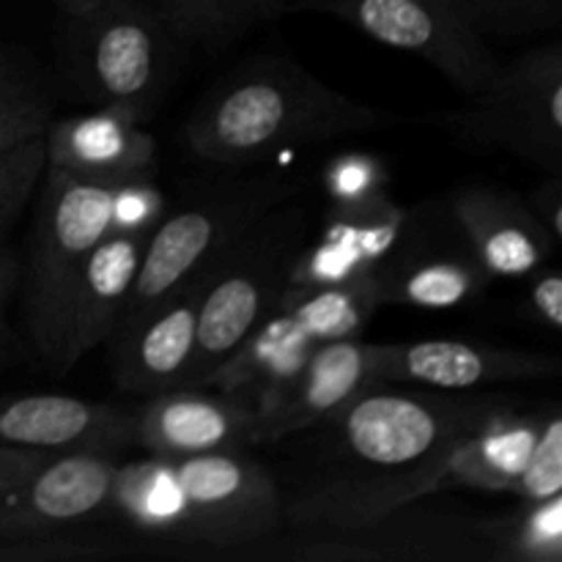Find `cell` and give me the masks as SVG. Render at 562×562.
<instances>
[{"mask_svg":"<svg viewBox=\"0 0 562 562\" xmlns=\"http://www.w3.org/2000/svg\"><path fill=\"white\" fill-rule=\"evenodd\" d=\"M382 307L371 278L346 283H289L274 311L307 346L360 338L373 313Z\"/></svg>","mask_w":562,"mask_h":562,"instance_id":"cell-22","label":"cell"},{"mask_svg":"<svg viewBox=\"0 0 562 562\" xmlns=\"http://www.w3.org/2000/svg\"><path fill=\"white\" fill-rule=\"evenodd\" d=\"M179 44H228L285 14L291 0H151Z\"/></svg>","mask_w":562,"mask_h":562,"instance_id":"cell-23","label":"cell"},{"mask_svg":"<svg viewBox=\"0 0 562 562\" xmlns=\"http://www.w3.org/2000/svg\"><path fill=\"white\" fill-rule=\"evenodd\" d=\"M461 137L503 148L532 168L562 170V44L549 42L499 60L481 91L453 113Z\"/></svg>","mask_w":562,"mask_h":562,"instance_id":"cell-5","label":"cell"},{"mask_svg":"<svg viewBox=\"0 0 562 562\" xmlns=\"http://www.w3.org/2000/svg\"><path fill=\"white\" fill-rule=\"evenodd\" d=\"M382 115L285 60H263L225 77L184 124L192 157L250 165L283 148L376 130Z\"/></svg>","mask_w":562,"mask_h":562,"instance_id":"cell-2","label":"cell"},{"mask_svg":"<svg viewBox=\"0 0 562 562\" xmlns=\"http://www.w3.org/2000/svg\"><path fill=\"white\" fill-rule=\"evenodd\" d=\"M53 119L47 80L27 58L0 44V154L16 143L44 135Z\"/></svg>","mask_w":562,"mask_h":562,"instance_id":"cell-25","label":"cell"},{"mask_svg":"<svg viewBox=\"0 0 562 562\" xmlns=\"http://www.w3.org/2000/svg\"><path fill=\"white\" fill-rule=\"evenodd\" d=\"M132 442V415L119 406L71 395H9L0 398V445L42 453H113Z\"/></svg>","mask_w":562,"mask_h":562,"instance_id":"cell-19","label":"cell"},{"mask_svg":"<svg viewBox=\"0 0 562 562\" xmlns=\"http://www.w3.org/2000/svg\"><path fill=\"white\" fill-rule=\"evenodd\" d=\"M44 170H47L44 135L16 143L14 148L0 154V234L31 201Z\"/></svg>","mask_w":562,"mask_h":562,"instance_id":"cell-29","label":"cell"},{"mask_svg":"<svg viewBox=\"0 0 562 562\" xmlns=\"http://www.w3.org/2000/svg\"><path fill=\"white\" fill-rule=\"evenodd\" d=\"M409 223V209L393 198H379L362 206L333 209L322 236L302 245L291 267L289 283H346L371 278L379 263L393 252Z\"/></svg>","mask_w":562,"mask_h":562,"instance_id":"cell-20","label":"cell"},{"mask_svg":"<svg viewBox=\"0 0 562 562\" xmlns=\"http://www.w3.org/2000/svg\"><path fill=\"white\" fill-rule=\"evenodd\" d=\"M508 494L519 503H543L562 494V420L558 412L543 415L541 437L510 483Z\"/></svg>","mask_w":562,"mask_h":562,"instance_id":"cell-28","label":"cell"},{"mask_svg":"<svg viewBox=\"0 0 562 562\" xmlns=\"http://www.w3.org/2000/svg\"><path fill=\"white\" fill-rule=\"evenodd\" d=\"M558 373V360L530 351L499 349L470 340H412L373 344L371 376L382 384H417L434 390H470Z\"/></svg>","mask_w":562,"mask_h":562,"instance_id":"cell-15","label":"cell"},{"mask_svg":"<svg viewBox=\"0 0 562 562\" xmlns=\"http://www.w3.org/2000/svg\"><path fill=\"white\" fill-rule=\"evenodd\" d=\"M543 415L516 417L492 409L453 450H450L445 486L475 488L488 494H508L510 483L530 459L541 437Z\"/></svg>","mask_w":562,"mask_h":562,"instance_id":"cell-21","label":"cell"},{"mask_svg":"<svg viewBox=\"0 0 562 562\" xmlns=\"http://www.w3.org/2000/svg\"><path fill=\"white\" fill-rule=\"evenodd\" d=\"M58 9L64 11L66 16H77V14H86V11L99 9V5L110 3V0H55Z\"/></svg>","mask_w":562,"mask_h":562,"instance_id":"cell-35","label":"cell"},{"mask_svg":"<svg viewBox=\"0 0 562 562\" xmlns=\"http://www.w3.org/2000/svg\"><path fill=\"white\" fill-rule=\"evenodd\" d=\"M294 9L333 14L384 47L417 55L464 93L481 91L499 64L453 0H291Z\"/></svg>","mask_w":562,"mask_h":562,"instance_id":"cell-8","label":"cell"},{"mask_svg":"<svg viewBox=\"0 0 562 562\" xmlns=\"http://www.w3.org/2000/svg\"><path fill=\"white\" fill-rule=\"evenodd\" d=\"M217 258L195 278L187 280L181 289L157 302L146 316L110 335L113 338V376L121 390L159 395L192 387L201 296Z\"/></svg>","mask_w":562,"mask_h":562,"instance_id":"cell-12","label":"cell"},{"mask_svg":"<svg viewBox=\"0 0 562 562\" xmlns=\"http://www.w3.org/2000/svg\"><path fill=\"white\" fill-rule=\"evenodd\" d=\"M16 278H20V263H16V258L9 250H3L0 252V318H3L5 300H9Z\"/></svg>","mask_w":562,"mask_h":562,"instance_id":"cell-34","label":"cell"},{"mask_svg":"<svg viewBox=\"0 0 562 562\" xmlns=\"http://www.w3.org/2000/svg\"><path fill=\"white\" fill-rule=\"evenodd\" d=\"M110 505L124 514L126 521L148 532L179 536L184 530V505L168 461L151 456V461L119 467L110 494Z\"/></svg>","mask_w":562,"mask_h":562,"instance_id":"cell-24","label":"cell"},{"mask_svg":"<svg viewBox=\"0 0 562 562\" xmlns=\"http://www.w3.org/2000/svg\"><path fill=\"white\" fill-rule=\"evenodd\" d=\"M305 241V209L274 203L217 258L201 296L192 387H203L209 373L278 305Z\"/></svg>","mask_w":562,"mask_h":562,"instance_id":"cell-3","label":"cell"},{"mask_svg":"<svg viewBox=\"0 0 562 562\" xmlns=\"http://www.w3.org/2000/svg\"><path fill=\"white\" fill-rule=\"evenodd\" d=\"M280 190L283 187L256 184L250 190L234 192V195L212 198L198 206L179 209L154 223L146 236V245H143L135 283H132L115 329L135 324L157 302H162L187 280L195 278L201 269H206L220 252L228 250L239 239L241 231L252 220L280 203V195H283Z\"/></svg>","mask_w":562,"mask_h":562,"instance_id":"cell-7","label":"cell"},{"mask_svg":"<svg viewBox=\"0 0 562 562\" xmlns=\"http://www.w3.org/2000/svg\"><path fill=\"white\" fill-rule=\"evenodd\" d=\"M256 409L234 393L206 395L198 387L151 395L132 415V439L157 459L241 453L252 442Z\"/></svg>","mask_w":562,"mask_h":562,"instance_id":"cell-16","label":"cell"},{"mask_svg":"<svg viewBox=\"0 0 562 562\" xmlns=\"http://www.w3.org/2000/svg\"><path fill=\"white\" fill-rule=\"evenodd\" d=\"M483 532L503 560L562 562V494L521 503L516 514L492 521Z\"/></svg>","mask_w":562,"mask_h":562,"instance_id":"cell-26","label":"cell"},{"mask_svg":"<svg viewBox=\"0 0 562 562\" xmlns=\"http://www.w3.org/2000/svg\"><path fill=\"white\" fill-rule=\"evenodd\" d=\"M47 168L91 184H143L157 165V140L132 115L110 108L49 119Z\"/></svg>","mask_w":562,"mask_h":562,"instance_id":"cell-17","label":"cell"},{"mask_svg":"<svg viewBox=\"0 0 562 562\" xmlns=\"http://www.w3.org/2000/svg\"><path fill=\"white\" fill-rule=\"evenodd\" d=\"M382 305L448 311L475 302L488 274L450 217L448 206L409 209L398 245L371 274Z\"/></svg>","mask_w":562,"mask_h":562,"instance_id":"cell-9","label":"cell"},{"mask_svg":"<svg viewBox=\"0 0 562 562\" xmlns=\"http://www.w3.org/2000/svg\"><path fill=\"white\" fill-rule=\"evenodd\" d=\"M497 404L390 390L373 382L327 417L335 467L294 505V521L371 530L428 494L448 492L450 450Z\"/></svg>","mask_w":562,"mask_h":562,"instance_id":"cell-1","label":"cell"},{"mask_svg":"<svg viewBox=\"0 0 562 562\" xmlns=\"http://www.w3.org/2000/svg\"><path fill=\"white\" fill-rule=\"evenodd\" d=\"M151 225L115 228L104 236L60 294L36 349L58 371H69L93 346L110 338L126 305Z\"/></svg>","mask_w":562,"mask_h":562,"instance_id":"cell-11","label":"cell"},{"mask_svg":"<svg viewBox=\"0 0 562 562\" xmlns=\"http://www.w3.org/2000/svg\"><path fill=\"white\" fill-rule=\"evenodd\" d=\"M173 44L151 0H110L69 16L66 60L93 108L121 110L146 124L168 86Z\"/></svg>","mask_w":562,"mask_h":562,"instance_id":"cell-4","label":"cell"},{"mask_svg":"<svg viewBox=\"0 0 562 562\" xmlns=\"http://www.w3.org/2000/svg\"><path fill=\"white\" fill-rule=\"evenodd\" d=\"M527 206L532 209V214L538 217V223L547 228V234L560 245V239H562V181H560V173H549V179L543 181L541 187H536V192L530 195Z\"/></svg>","mask_w":562,"mask_h":562,"instance_id":"cell-32","label":"cell"},{"mask_svg":"<svg viewBox=\"0 0 562 562\" xmlns=\"http://www.w3.org/2000/svg\"><path fill=\"white\" fill-rule=\"evenodd\" d=\"M3 250H5V247H3V245H0V252H3Z\"/></svg>","mask_w":562,"mask_h":562,"instance_id":"cell-36","label":"cell"},{"mask_svg":"<svg viewBox=\"0 0 562 562\" xmlns=\"http://www.w3.org/2000/svg\"><path fill=\"white\" fill-rule=\"evenodd\" d=\"M448 212L488 278H530L558 247L527 201L499 187H461Z\"/></svg>","mask_w":562,"mask_h":562,"instance_id":"cell-18","label":"cell"},{"mask_svg":"<svg viewBox=\"0 0 562 562\" xmlns=\"http://www.w3.org/2000/svg\"><path fill=\"white\" fill-rule=\"evenodd\" d=\"M483 36L527 38L562 22V0H453Z\"/></svg>","mask_w":562,"mask_h":562,"instance_id":"cell-27","label":"cell"},{"mask_svg":"<svg viewBox=\"0 0 562 562\" xmlns=\"http://www.w3.org/2000/svg\"><path fill=\"white\" fill-rule=\"evenodd\" d=\"M530 307L538 322L549 329L562 327V274L558 269L541 267L530 274Z\"/></svg>","mask_w":562,"mask_h":562,"instance_id":"cell-31","label":"cell"},{"mask_svg":"<svg viewBox=\"0 0 562 562\" xmlns=\"http://www.w3.org/2000/svg\"><path fill=\"white\" fill-rule=\"evenodd\" d=\"M324 187H327L333 209L362 206V203H373L390 195L384 165L373 157H362V154H346V157L335 159L324 176Z\"/></svg>","mask_w":562,"mask_h":562,"instance_id":"cell-30","label":"cell"},{"mask_svg":"<svg viewBox=\"0 0 562 562\" xmlns=\"http://www.w3.org/2000/svg\"><path fill=\"white\" fill-rule=\"evenodd\" d=\"M184 505L181 538L234 543L256 541L280 525V492L267 470L241 453L165 459Z\"/></svg>","mask_w":562,"mask_h":562,"instance_id":"cell-10","label":"cell"},{"mask_svg":"<svg viewBox=\"0 0 562 562\" xmlns=\"http://www.w3.org/2000/svg\"><path fill=\"white\" fill-rule=\"evenodd\" d=\"M115 464L113 453H60L0 494V538L47 536L77 525L110 505Z\"/></svg>","mask_w":562,"mask_h":562,"instance_id":"cell-14","label":"cell"},{"mask_svg":"<svg viewBox=\"0 0 562 562\" xmlns=\"http://www.w3.org/2000/svg\"><path fill=\"white\" fill-rule=\"evenodd\" d=\"M371 355L373 344L360 338L329 340L307 351L300 366L252 401V442H280L327 420L360 390L373 384Z\"/></svg>","mask_w":562,"mask_h":562,"instance_id":"cell-13","label":"cell"},{"mask_svg":"<svg viewBox=\"0 0 562 562\" xmlns=\"http://www.w3.org/2000/svg\"><path fill=\"white\" fill-rule=\"evenodd\" d=\"M49 459H53V453L14 448V445H0V494L9 492L20 481H25L31 472H36Z\"/></svg>","mask_w":562,"mask_h":562,"instance_id":"cell-33","label":"cell"},{"mask_svg":"<svg viewBox=\"0 0 562 562\" xmlns=\"http://www.w3.org/2000/svg\"><path fill=\"white\" fill-rule=\"evenodd\" d=\"M132 187L135 184H91L55 168L44 170V192L25 274V311L33 344L47 329L60 294L88 252L115 228H130L121 212Z\"/></svg>","mask_w":562,"mask_h":562,"instance_id":"cell-6","label":"cell"}]
</instances>
